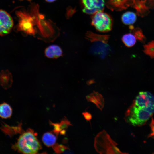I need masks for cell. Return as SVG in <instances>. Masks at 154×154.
Segmentation results:
<instances>
[{
    "label": "cell",
    "instance_id": "cell-1",
    "mask_svg": "<svg viewBox=\"0 0 154 154\" xmlns=\"http://www.w3.org/2000/svg\"><path fill=\"white\" fill-rule=\"evenodd\" d=\"M13 147L20 152L29 154L36 153L41 147L39 141L31 131H26L20 135Z\"/></svg>",
    "mask_w": 154,
    "mask_h": 154
},
{
    "label": "cell",
    "instance_id": "cell-2",
    "mask_svg": "<svg viewBox=\"0 0 154 154\" xmlns=\"http://www.w3.org/2000/svg\"><path fill=\"white\" fill-rule=\"evenodd\" d=\"M117 145L104 130L98 133L94 139L95 149L100 154L124 153L117 147Z\"/></svg>",
    "mask_w": 154,
    "mask_h": 154
},
{
    "label": "cell",
    "instance_id": "cell-3",
    "mask_svg": "<svg viewBox=\"0 0 154 154\" xmlns=\"http://www.w3.org/2000/svg\"><path fill=\"white\" fill-rule=\"evenodd\" d=\"M152 114L134 104L126 111L125 120L133 126L141 125L149 119Z\"/></svg>",
    "mask_w": 154,
    "mask_h": 154
},
{
    "label": "cell",
    "instance_id": "cell-4",
    "mask_svg": "<svg viewBox=\"0 0 154 154\" xmlns=\"http://www.w3.org/2000/svg\"><path fill=\"white\" fill-rule=\"evenodd\" d=\"M17 14L19 18L17 25L18 30L23 31L27 35H34L37 32L34 27L35 17L24 11H17Z\"/></svg>",
    "mask_w": 154,
    "mask_h": 154
},
{
    "label": "cell",
    "instance_id": "cell-5",
    "mask_svg": "<svg viewBox=\"0 0 154 154\" xmlns=\"http://www.w3.org/2000/svg\"><path fill=\"white\" fill-rule=\"evenodd\" d=\"M91 24L98 31L101 32L109 31L112 27V21L110 17L102 11L94 14L92 18Z\"/></svg>",
    "mask_w": 154,
    "mask_h": 154
},
{
    "label": "cell",
    "instance_id": "cell-6",
    "mask_svg": "<svg viewBox=\"0 0 154 154\" xmlns=\"http://www.w3.org/2000/svg\"><path fill=\"white\" fill-rule=\"evenodd\" d=\"M134 104L152 114L154 113V96L149 92H140L136 98Z\"/></svg>",
    "mask_w": 154,
    "mask_h": 154
},
{
    "label": "cell",
    "instance_id": "cell-7",
    "mask_svg": "<svg viewBox=\"0 0 154 154\" xmlns=\"http://www.w3.org/2000/svg\"><path fill=\"white\" fill-rule=\"evenodd\" d=\"M13 25L12 18L6 11L0 9V35L9 33Z\"/></svg>",
    "mask_w": 154,
    "mask_h": 154
},
{
    "label": "cell",
    "instance_id": "cell-8",
    "mask_svg": "<svg viewBox=\"0 0 154 154\" xmlns=\"http://www.w3.org/2000/svg\"><path fill=\"white\" fill-rule=\"evenodd\" d=\"M85 8L83 12L88 14H94L103 9L105 2L104 0H82Z\"/></svg>",
    "mask_w": 154,
    "mask_h": 154
},
{
    "label": "cell",
    "instance_id": "cell-9",
    "mask_svg": "<svg viewBox=\"0 0 154 154\" xmlns=\"http://www.w3.org/2000/svg\"><path fill=\"white\" fill-rule=\"evenodd\" d=\"M131 7L136 10V15L141 17L147 16L150 13V9L143 0H132Z\"/></svg>",
    "mask_w": 154,
    "mask_h": 154
},
{
    "label": "cell",
    "instance_id": "cell-10",
    "mask_svg": "<svg viewBox=\"0 0 154 154\" xmlns=\"http://www.w3.org/2000/svg\"><path fill=\"white\" fill-rule=\"evenodd\" d=\"M132 0H108L107 6L113 10L121 11L131 6Z\"/></svg>",
    "mask_w": 154,
    "mask_h": 154
},
{
    "label": "cell",
    "instance_id": "cell-11",
    "mask_svg": "<svg viewBox=\"0 0 154 154\" xmlns=\"http://www.w3.org/2000/svg\"><path fill=\"white\" fill-rule=\"evenodd\" d=\"M86 98L88 102L93 103L98 109L102 111L104 105V100L101 94L97 92L94 91L87 96Z\"/></svg>",
    "mask_w": 154,
    "mask_h": 154
},
{
    "label": "cell",
    "instance_id": "cell-12",
    "mask_svg": "<svg viewBox=\"0 0 154 154\" xmlns=\"http://www.w3.org/2000/svg\"><path fill=\"white\" fill-rule=\"evenodd\" d=\"M45 55L50 58L56 59L62 56L63 51L59 46L52 45L47 47L44 50Z\"/></svg>",
    "mask_w": 154,
    "mask_h": 154
},
{
    "label": "cell",
    "instance_id": "cell-13",
    "mask_svg": "<svg viewBox=\"0 0 154 154\" xmlns=\"http://www.w3.org/2000/svg\"><path fill=\"white\" fill-rule=\"evenodd\" d=\"M12 114V109L7 103L3 102L0 104V117L4 119L10 118Z\"/></svg>",
    "mask_w": 154,
    "mask_h": 154
},
{
    "label": "cell",
    "instance_id": "cell-14",
    "mask_svg": "<svg viewBox=\"0 0 154 154\" xmlns=\"http://www.w3.org/2000/svg\"><path fill=\"white\" fill-rule=\"evenodd\" d=\"M87 38L91 42L100 41L106 43L108 39V35H101L88 31L86 34Z\"/></svg>",
    "mask_w": 154,
    "mask_h": 154
},
{
    "label": "cell",
    "instance_id": "cell-15",
    "mask_svg": "<svg viewBox=\"0 0 154 154\" xmlns=\"http://www.w3.org/2000/svg\"><path fill=\"white\" fill-rule=\"evenodd\" d=\"M123 23L126 25L134 23L136 21V14L131 11H127L124 13L121 17Z\"/></svg>",
    "mask_w": 154,
    "mask_h": 154
},
{
    "label": "cell",
    "instance_id": "cell-16",
    "mask_svg": "<svg viewBox=\"0 0 154 154\" xmlns=\"http://www.w3.org/2000/svg\"><path fill=\"white\" fill-rule=\"evenodd\" d=\"M56 140V136L50 132H47L44 133L42 137V141L46 146L50 147L54 145Z\"/></svg>",
    "mask_w": 154,
    "mask_h": 154
},
{
    "label": "cell",
    "instance_id": "cell-17",
    "mask_svg": "<svg viewBox=\"0 0 154 154\" xmlns=\"http://www.w3.org/2000/svg\"><path fill=\"white\" fill-rule=\"evenodd\" d=\"M136 38L134 35L129 33L124 35L122 37V40L127 47H131L134 45L136 42Z\"/></svg>",
    "mask_w": 154,
    "mask_h": 154
},
{
    "label": "cell",
    "instance_id": "cell-18",
    "mask_svg": "<svg viewBox=\"0 0 154 154\" xmlns=\"http://www.w3.org/2000/svg\"><path fill=\"white\" fill-rule=\"evenodd\" d=\"M145 53L151 58H154V40L149 42L143 46Z\"/></svg>",
    "mask_w": 154,
    "mask_h": 154
},
{
    "label": "cell",
    "instance_id": "cell-19",
    "mask_svg": "<svg viewBox=\"0 0 154 154\" xmlns=\"http://www.w3.org/2000/svg\"><path fill=\"white\" fill-rule=\"evenodd\" d=\"M133 34L135 37L136 39L140 42L144 43L146 40V38L143 33L141 29L139 27L133 28Z\"/></svg>",
    "mask_w": 154,
    "mask_h": 154
},
{
    "label": "cell",
    "instance_id": "cell-20",
    "mask_svg": "<svg viewBox=\"0 0 154 154\" xmlns=\"http://www.w3.org/2000/svg\"><path fill=\"white\" fill-rule=\"evenodd\" d=\"M149 9H154V0H143Z\"/></svg>",
    "mask_w": 154,
    "mask_h": 154
},
{
    "label": "cell",
    "instance_id": "cell-21",
    "mask_svg": "<svg viewBox=\"0 0 154 154\" xmlns=\"http://www.w3.org/2000/svg\"><path fill=\"white\" fill-rule=\"evenodd\" d=\"M82 114L85 119L87 121H90L92 118V116L91 114L88 112H82Z\"/></svg>",
    "mask_w": 154,
    "mask_h": 154
},
{
    "label": "cell",
    "instance_id": "cell-22",
    "mask_svg": "<svg viewBox=\"0 0 154 154\" xmlns=\"http://www.w3.org/2000/svg\"><path fill=\"white\" fill-rule=\"evenodd\" d=\"M46 1L49 2H51L55 1L56 0H45Z\"/></svg>",
    "mask_w": 154,
    "mask_h": 154
}]
</instances>
